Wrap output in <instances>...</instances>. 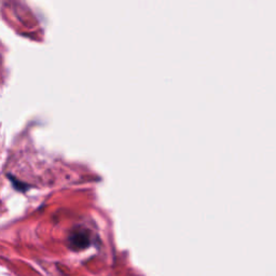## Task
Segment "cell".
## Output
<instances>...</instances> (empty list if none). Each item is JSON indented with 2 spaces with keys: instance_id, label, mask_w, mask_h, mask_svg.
Wrapping results in <instances>:
<instances>
[{
  "instance_id": "obj_1",
  "label": "cell",
  "mask_w": 276,
  "mask_h": 276,
  "mask_svg": "<svg viewBox=\"0 0 276 276\" xmlns=\"http://www.w3.org/2000/svg\"><path fill=\"white\" fill-rule=\"evenodd\" d=\"M70 248L74 250H81L91 245L90 234L84 230H77L72 232L69 237Z\"/></svg>"
}]
</instances>
